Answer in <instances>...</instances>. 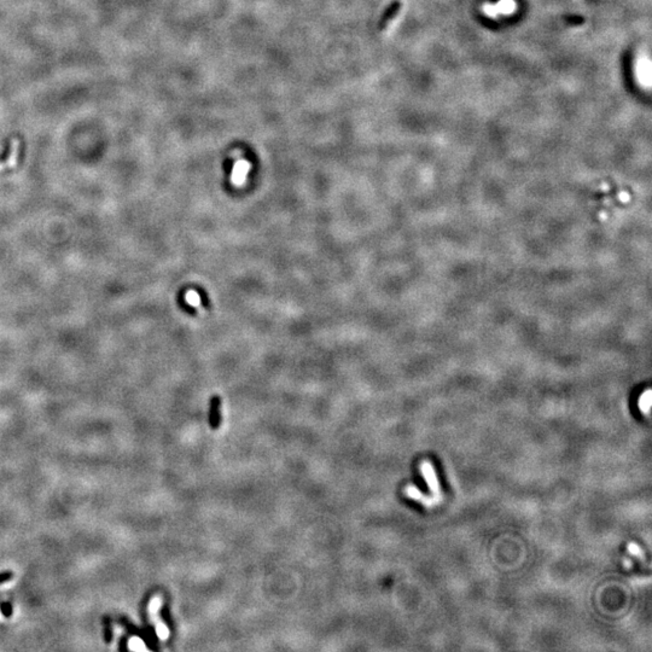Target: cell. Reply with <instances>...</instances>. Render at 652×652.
<instances>
[{
	"instance_id": "obj_1",
	"label": "cell",
	"mask_w": 652,
	"mask_h": 652,
	"mask_svg": "<svg viewBox=\"0 0 652 652\" xmlns=\"http://www.w3.org/2000/svg\"><path fill=\"white\" fill-rule=\"evenodd\" d=\"M161 605H162L161 597H155L154 599L150 601V605H149V612H150V616L155 622V627H156V633H157V635H159V638H160V639H162V640H165L168 637H169V629L167 628V626L163 623L161 617L159 616V612H160V609H161Z\"/></svg>"
},
{
	"instance_id": "obj_2",
	"label": "cell",
	"mask_w": 652,
	"mask_h": 652,
	"mask_svg": "<svg viewBox=\"0 0 652 652\" xmlns=\"http://www.w3.org/2000/svg\"><path fill=\"white\" fill-rule=\"evenodd\" d=\"M421 472H423L424 477H425L426 482H428L429 489L431 490V493L434 494V498L437 500L438 502L441 501V489H440V485H438V481L436 477V474H435L434 468L429 462H424L423 465H421Z\"/></svg>"
},
{
	"instance_id": "obj_3",
	"label": "cell",
	"mask_w": 652,
	"mask_h": 652,
	"mask_svg": "<svg viewBox=\"0 0 652 652\" xmlns=\"http://www.w3.org/2000/svg\"><path fill=\"white\" fill-rule=\"evenodd\" d=\"M17 153H18V142L13 140L12 146L7 149L6 155L0 160V170L7 169V168L16 165L17 162Z\"/></svg>"
},
{
	"instance_id": "obj_4",
	"label": "cell",
	"mask_w": 652,
	"mask_h": 652,
	"mask_svg": "<svg viewBox=\"0 0 652 652\" xmlns=\"http://www.w3.org/2000/svg\"><path fill=\"white\" fill-rule=\"evenodd\" d=\"M401 6H403V5H401L400 1H394L387 7L386 11L383 12V15H382L381 19H379L378 24H379V28H381V29H384V28L387 27V24L389 23L392 19H394L396 17V15L399 13V11L401 10Z\"/></svg>"
},
{
	"instance_id": "obj_5",
	"label": "cell",
	"mask_w": 652,
	"mask_h": 652,
	"mask_svg": "<svg viewBox=\"0 0 652 652\" xmlns=\"http://www.w3.org/2000/svg\"><path fill=\"white\" fill-rule=\"evenodd\" d=\"M249 170V163L246 162H238L237 164L235 165V169H233L232 173V182L236 185H241L243 184L244 180H245L246 173Z\"/></svg>"
},
{
	"instance_id": "obj_6",
	"label": "cell",
	"mask_w": 652,
	"mask_h": 652,
	"mask_svg": "<svg viewBox=\"0 0 652 652\" xmlns=\"http://www.w3.org/2000/svg\"><path fill=\"white\" fill-rule=\"evenodd\" d=\"M639 408L644 414L649 415L651 408V390L648 389L639 399Z\"/></svg>"
},
{
	"instance_id": "obj_7",
	"label": "cell",
	"mask_w": 652,
	"mask_h": 652,
	"mask_svg": "<svg viewBox=\"0 0 652 652\" xmlns=\"http://www.w3.org/2000/svg\"><path fill=\"white\" fill-rule=\"evenodd\" d=\"M185 297H186L187 303L192 306V307H198V306L201 305V297H199V295L196 291L191 290L189 292H186V296Z\"/></svg>"
},
{
	"instance_id": "obj_8",
	"label": "cell",
	"mask_w": 652,
	"mask_h": 652,
	"mask_svg": "<svg viewBox=\"0 0 652 652\" xmlns=\"http://www.w3.org/2000/svg\"><path fill=\"white\" fill-rule=\"evenodd\" d=\"M128 648L131 649V650H133V651H145L146 650L144 643H143V640L139 639V638H132V639L129 640Z\"/></svg>"
},
{
	"instance_id": "obj_9",
	"label": "cell",
	"mask_w": 652,
	"mask_h": 652,
	"mask_svg": "<svg viewBox=\"0 0 652 652\" xmlns=\"http://www.w3.org/2000/svg\"><path fill=\"white\" fill-rule=\"evenodd\" d=\"M564 21L568 24H570V26H580V24H582L584 22V18L577 15H569L564 17Z\"/></svg>"
},
{
	"instance_id": "obj_10",
	"label": "cell",
	"mask_w": 652,
	"mask_h": 652,
	"mask_svg": "<svg viewBox=\"0 0 652 652\" xmlns=\"http://www.w3.org/2000/svg\"><path fill=\"white\" fill-rule=\"evenodd\" d=\"M628 551H629V553H631V555H633L637 558H639L640 561H645V557H644V552L639 549V546H638V545L629 544L628 545Z\"/></svg>"
},
{
	"instance_id": "obj_11",
	"label": "cell",
	"mask_w": 652,
	"mask_h": 652,
	"mask_svg": "<svg viewBox=\"0 0 652 652\" xmlns=\"http://www.w3.org/2000/svg\"><path fill=\"white\" fill-rule=\"evenodd\" d=\"M9 578H10V574L1 575V576H0V582H1V581H6V580H9Z\"/></svg>"
}]
</instances>
